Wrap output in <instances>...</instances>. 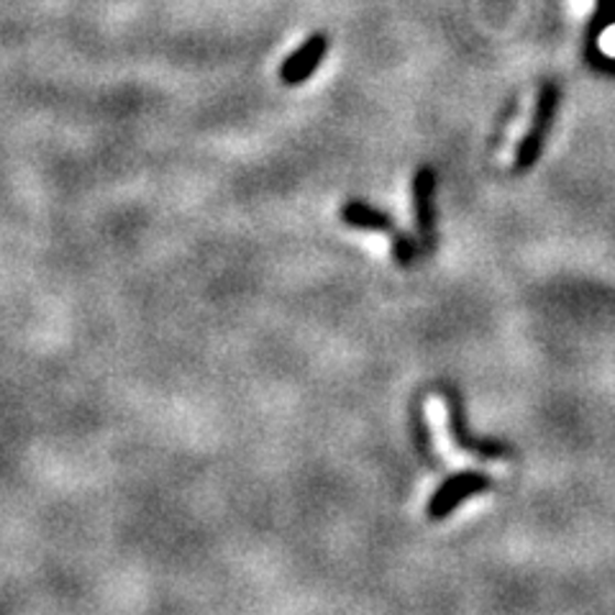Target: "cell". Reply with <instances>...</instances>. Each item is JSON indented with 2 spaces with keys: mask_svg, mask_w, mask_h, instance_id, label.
Listing matches in <instances>:
<instances>
[{
  "mask_svg": "<svg viewBox=\"0 0 615 615\" xmlns=\"http://www.w3.org/2000/svg\"><path fill=\"white\" fill-rule=\"evenodd\" d=\"M339 216H341V221H344L347 226H354V229L380 231V233L395 231V221L391 216L367 204H362V200H347V204L341 206Z\"/></svg>",
  "mask_w": 615,
  "mask_h": 615,
  "instance_id": "6",
  "label": "cell"
},
{
  "mask_svg": "<svg viewBox=\"0 0 615 615\" xmlns=\"http://www.w3.org/2000/svg\"><path fill=\"white\" fill-rule=\"evenodd\" d=\"M326 52H329V39L323 34H316L310 36L308 42H303L300 50H295L290 57L283 62V67H279V80L285 85H300L306 83L308 77H314V73L321 65Z\"/></svg>",
  "mask_w": 615,
  "mask_h": 615,
  "instance_id": "4",
  "label": "cell"
},
{
  "mask_svg": "<svg viewBox=\"0 0 615 615\" xmlns=\"http://www.w3.org/2000/svg\"><path fill=\"white\" fill-rule=\"evenodd\" d=\"M490 490V477L482 472H459L454 477H449L443 485L436 490L431 501H428V518L431 520H443L451 516L459 505L470 501L474 495H482Z\"/></svg>",
  "mask_w": 615,
  "mask_h": 615,
  "instance_id": "2",
  "label": "cell"
},
{
  "mask_svg": "<svg viewBox=\"0 0 615 615\" xmlns=\"http://www.w3.org/2000/svg\"><path fill=\"white\" fill-rule=\"evenodd\" d=\"M441 395H443V398H447L451 436H454V441L459 443V447L466 449V451H477V454H482V457H505V454H508V447H505V443L472 439L470 431H466L462 400H459V395H457L454 387H443Z\"/></svg>",
  "mask_w": 615,
  "mask_h": 615,
  "instance_id": "5",
  "label": "cell"
},
{
  "mask_svg": "<svg viewBox=\"0 0 615 615\" xmlns=\"http://www.w3.org/2000/svg\"><path fill=\"white\" fill-rule=\"evenodd\" d=\"M557 108H559V88L554 83L543 85L541 92H539V106H536L534 127L518 146L516 173H528V169H531L536 162H539L541 152H543V142H547L551 123H554Z\"/></svg>",
  "mask_w": 615,
  "mask_h": 615,
  "instance_id": "1",
  "label": "cell"
},
{
  "mask_svg": "<svg viewBox=\"0 0 615 615\" xmlns=\"http://www.w3.org/2000/svg\"><path fill=\"white\" fill-rule=\"evenodd\" d=\"M416 254H418V246L413 244L410 239H406V237L395 239V260H398L400 264H410L413 260H416Z\"/></svg>",
  "mask_w": 615,
  "mask_h": 615,
  "instance_id": "7",
  "label": "cell"
},
{
  "mask_svg": "<svg viewBox=\"0 0 615 615\" xmlns=\"http://www.w3.org/2000/svg\"><path fill=\"white\" fill-rule=\"evenodd\" d=\"M433 193H436V173L431 167H420L413 177V204H416V221L418 233L424 246L433 249L436 241V208H433Z\"/></svg>",
  "mask_w": 615,
  "mask_h": 615,
  "instance_id": "3",
  "label": "cell"
}]
</instances>
